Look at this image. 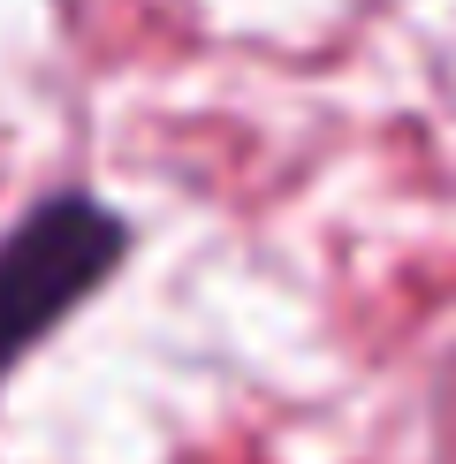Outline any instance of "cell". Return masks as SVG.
<instances>
[{
	"instance_id": "6da1fadb",
	"label": "cell",
	"mask_w": 456,
	"mask_h": 464,
	"mask_svg": "<svg viewBox=\"0 0 456 464\" xmlns=\"http://www.w3.org/2000/svg\"><path fill=\"white\" fill-rule=\"evenodd\" d=\"M129 251V221L91 190H53L0 237V381L62 327Z\"/></svg>"
}]
</instances>
